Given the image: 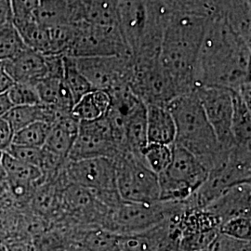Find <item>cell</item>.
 <instances>
[{"label": "cell", "instance_id": "cell-1", "mask_svg": "<svg viewBox=\"0 0 251 251\" xmlns=\"http://www.w3.org/2000/svg\"><path fill=\"white\" fill-rule=\"evenodd\" d=\"M251 46L225 20H209L198 58V87L236 92L251 83Z\"/></svg>", "mask_w": 251, "mask_h": 251}, {"label": "cell", "instance_id": "cell-2", "mask_svg": "<svg viewBox=\"0 0 251 251\" xmlns=\"http://www.w3.org/2000/svg\"><path fill=\"white\" fill-rule=\"evenodd\" d=\"M208 21L198 15L173 14L165 28L159 63L179 95L198 88V58Z\"/></svg>", "mask_w": 251, "mask_h": 251}, {"label": "cell", "instance_id": "cell-3", "mask_svg": "<svg viewBox=\"0 0 251 251\" xmlns=\"http://www.w3.org/2000/svg\"><path fill=\"white\" fill-rule=\"evenodd\" d=\"M170 16L161 0H118L117 25L133 60L159 59Z\"/></svg>", "mask_w": 251, "mask_h": 251}, {"label": "cell", "instance_id": "cell-4", "mask_svg": "<svg viewBox=\"0 0 251 251\" xmlns=\"http://www.w3.org/2000/svg\"><path fill=\"white\" fill-rule=\"evenodd\" d=\"M176 126L174 144L196 155L211 171L225 161L230 150H224L208 122L196 90L179 95L167 105Z\"/></svg>", "mask_w": 251, "mask_h": 251}, {"label": "cell", "instance_id": "cell-5", "mask_svg": "<svg viewBox=\"0 0 251 251\" xmlns=\"http://www.w3.org/2000/svg\"><path fill=\"white\" fill-rule=\"evenodd\" d=\"M64 173L69 183L89 190L93 197L106 207L116 206L122 200L116 184L115 163L111 158L68 160Z\"/></svg>", "mask_w": 251, "mask_h": 251}, {"label": "cell", "instance_id": "cell-6", "mask_svg": "<svg viewBox=\"0 0 251 251\" xmlns=\"http://www.w3.org/2000/svg\"><path fill=\"white\" fill-rule=\"evenodd\" d=\"M113 160L117 192L123 201L143 204L158 202V177L142 159L124 151Z\"/></svg>", "mask_w": 251, "mask_h": 251}, {"label": "cell", "instance_id": "cell-7", "mask_svg": "<svg viewBox=\"0 0 251 251\" xmlns=\"http://www.w3.org/2000/svg\"><path fill=\"white\" fill-rule=\"evenodd\" d=\"M133 62V72L128 88L147 105L166 106L179 96L173 81L159 63L152 61Z\"/></svg>", "mask_w": 251, "mask_h": 251}, {"label": "cell", "instance_id": "cell-8", "mask_svg": "<svg viewBox=\"0 0 251 251\" xmlns=\"http://www.w3.org/2000/svg\"><path fill=\"white\" fill-rule=\"evenodd\" d=\"M81 74L93 90H113L128 87L133 72L131 55L74 58Z\"/></svg>", "mask_w": 251, "mask_h": 251}, {"label": "cell", "instance_id": "cell-9", "mask_svg": "<svg viewBox=\"0 0 251 251\" xmlns=\"http://www.w3.org/2000/svg\"><path fill=\"white\" fill-rule=\"evenodd\" d=\"M117 55H130L118 26L82 23L76 25L72 46L66 56L81 58Z\"/></svg>", "mask_w": 251, "mask_h": 251}, {"label": "cell", "instance_id": "cell-10", "mask_svg": "<svg viewBox=\"0 0 251 251\" xmlns=\"http://www.w3.org/2000/svg\"><path fill=\"white\" fill-rule=\"evenodd\" d=\"M124 152L113 132L106 117L93 121L79 122L78 132L68 155L69 161L107 157L114 159Z\"/></svg>", "mask_w": 251, "mask_h": 251}, {"label": "cell", "instance_id": "cell-11", "mask_svg": "<svg viewBox=\"0 0 251 251\" xmlns=\"http://www.w3.org/2000/svg\"><path fill=\"white\" fill-rule=\"evenodd\" d=\"M182 208L180 202L143 204L122 200L116 206L107 208L105 216L109 224L117 229L133 231L158 225Z\"/></svg>", "mask_w": 251, "mask_h": 251}, {"label": "cell", "instance_id": "cell-12", "mask_svg": "<svg viewBox=\"0 0 251 251\" xmlns=\"http://www.w3.org/2000/svg\"><path fill=\"white\" fill-rule=\"evenodd\" d=\"M196 92L221 147L226 151L230 150L234 145L231 130L233 91L224 88L201 86Z\"/></svg>", "mask_w": 251, "mask_h": 251}, {"label": "cell", "instance_id": "cell-13", "mask_svg": "<svg viewBox=\"0 0 251 251\" xmlns=\"http://www.w3.org/2000/svg\"><path fill=\"white\" fill-rule=\"evenodd\" d=\"M161 174L193 195L205 182L208 171L196 155L173 144L171 165Z\"/></svg>", "mask_w": 251, "mask_h": 251}, {"label": "cell", "instance_id": "cell-14", "mask_svg": "<svg viewBox=\"0 0 251 251\" xmlns=\"http://www.w3.org/2000/svg\"><path fill=\"white\" fill-rule=\"evenodd\" d=\"M35 17L47 28L80 25L86 21V0H40Z\"/></svg>", "mask_w": 251, "mask_h": 251}, {"label": "cell", "instance_id": "cell-15", "mask_svg": "<svg viewBox=\"0 0 251 251\" xmlns=\"http://www.w3.org/2000/svg\"><path fill=\"white\" fill-rule=\"evenodd\" d=\"M251 181L242 182L228 189L225 194L204 207L221 222L239 216L251 217Z\"/></svg>", "mask_w": 251, "mask_h": 251}, {"label": "cell", "instance_id": "cell-16", "mask_svg": "<svg viewBox=\"0 0 251 251\" xmlns=\"http://www.w3.org/2000/svg\"><path fill=\"white\" fill-rule=\"evenodd\" d=\"M4 67L15 83L36 84L48 73L46 56L27 48L14 58L3 61Z\"/></svg>", "mask_w": 251, "mask_h": 251}, {"label": "cell", "instance_id": "cell-17", "mask_svg": "<svg viewBox=\"0 0 251 251\" xmlns=\"http://www.w3.org/2000/svg\"><path fill=\"white\" fill-rule=\"evenodd\" d=\"M79 122L71 114L58 117L50 126L43 148L68 160V155L78 132Z\"/></svg>", "mask_w": 251, "mask_h": 251}, {"label": "cell", "instance_id": "cell-18", "mask_svg": "<svg viewBox=\"0 0 251 251\" xmlns=\"http://www.w3.org/2000/svg\"><path fill=\"white\" fill-rule=\"evenodd\" d=\"M35 86L40 103L53 108L61 115L71 114L75 101L63 77L47 75Z\"/></svg>", "mask_w": 251, "mask_h": 251}, {"label": "cell", "instance_id": "cell-19", "mask_svg": "<svg viewBox=\"0 0 251 251\" xmlns=\"http://www.w3.org/2000/svg\"><path fill=\"white\" fill-rule=\"evenodd\" d=\"M146 124L148 143L172 145L176 138V126L166 106L147 105Z\"/></svg>", "mask_w": 251, "mask_h": 251}, {"label": "cell", "instance_id": "cell-20", "mask_svg": "<svg viewBox=\"0 0 251 251\" xmlns=\"http://www.w3.org/2000/svg\"><path fill=\"white\" fill-rule=\"evenodd\" d=\"M63 116L55 109L45 104L13 106L3 117L9 124L13 133L36 122H45L51 125L54 121Z\"/></svg>", "mask_w": 251, "mask_h": 251}, {"label": "cell", "instance_id": "cell-21", "mask_svg": "<svg viewBox=\"0 0 251 251\" xmlns=\"http://www.w3.org/2000/svg\"><path fill=\"white\" fill-rule=\"evenodd\" d=\"M124 147L138 158L143 159L144 149L148 144L146 105L143 104L126 120L124 125Z\"/></svg>", "mask_w": 251, "mask_h": 251}, {"label": "cell", "instance_id": "cell-22", "mask_svg": "<svg viewBox=\"0 0 251 251\" xmlns=\"http://www.w3.org/2000/svg\"><path fill=\"white\" fill-rule=\"evenodd\" d=\"M110 106V96L103 90H91L78 100L71 115L78 122L93 121L105 117Z\"/></svg>", "mask_w": 251, "mask_h": 251}, {"label": "cell", "instance_id": "cell-23", "mask_svg": "<svg viewBox=\"0 0 251 251\" xmlns=\"http://www.w3.org/2000/svg\"><path fill=\"white\" fill-rule=\"evenodd\" d=\"M170 15L192 14L206 18L220 19L222 0H161Z\"/></svg>", "mask_w": 251, "mask_h": 251}, {"label": "cell", "instance_id": "cell-24", "mask_svg": "<svg viewBox=\"0 0 251 251\" xmlns=\"http://www.w3.org/2000/svg\"><path fill=\"white\" fill-rule=\"evenodd\" d=\"M13 25L28 49L43 55H50V42L49 29L41 25L35 16Z\"/></svg>", "mask_w": 251, "mask_h": 251}, {"label": "cell", "instance_id": "cell-25", "mask_svg": "<svg viewBox=\"0 0 251 251\" xmlns=\"http://www.w3.org/2000/svg\"><path fill=\"white\" fill-rule=\"evenodd\" d=\"M232 136L235 145L251 146V105L233 91Z\"/></svg>", "mask_w": 251, "mask_h": 251}, {"label": "cell", "instance_id": "cell-26", "mask_svg": "<svg viewBox=\"0 0 251 251\" xmlns=\"http://www.w3.org/2000/svg\"><path fill=\"white\" fill-rule=\"evenodd\" d=\"M3 166L7 179L31 183L36 186L43 183V175L38 168L21 161L8 152L3 153Z\"/></svg>", "mask_w": 251, "mask_h": 251}, {"label": "cell", "instance_id": "cell-27", "mask_svg": "<svg viewBox=\"0 0 251 251\" xmlns=\"http://www.w3.org/2000/svg\"><path fill=\"white\" fill-rule=\"evenodd\" d=\"M63 81L72 95L75 103L91 91L89 81L77 69L73 57L63 56Z\"/></svg>", "mask_w": 251, "mask_h": 251}, {"label": "cell", "instance_id": "cell-28", "mask_svg": "<svg viewBox=\"0 0 251 251\" xmlns=\"http://www.w3.org/2000/svg\"><path fill=\"white\" fill-rule=\"evenodd\" d=\"M26 49L12 22L0 26V62L10 60Z\"/></svg>", "mask_w": 251, "mask_h": 251}, {"label": "cell", "instance_id": "cell-29", "mask_svg": "<svg viewBox=\"0 0 251 251\" xmlns=\"http://www.w3.org/2000/svg\"><path fill=\"white\" fill-rule=\"evenodd\" d=\"M50 126L45 122H36L20 129L13 134L12 144L42 148L50 132Z\"/></svg>", "mask_w": 251, "mask_h": 251}, {"label": "cell", "instance_id": "cell-30", "mask_svg": "<svg viewBox=\"0 0 251 251\" xmlns=\"http://www.w3.org/2000/svg\"><path fill=\"white\" fill-rule=\"evenodd\" d=\"M144 162L157 176L169 168L172 159V145L148 143L143 153Z\"/></svg>", "mask_w": 251, "mask_h": 251}, {"label": "cell", "instance_id": "cell-31", "mask_svg": "<svg viewBox=\"0 0 251 251\" xmlns=\"http://www.w3.org/2000/svg\"><path fill=\"white\" fill-rule=\"evenodd\" d=\"M8 95L14 106L36 105L40 103L34 84L15 83L8 91Z\"/></svg>", "mask_w": 251, "mask_h": 251}, {"label": "cell", "instance_id": "cell-32", "mask_svg": "<svg viewBox=\"0 0 251 251\" xmlns=\"http://www.w3.org/2000/svg\"><path fill=\"white\" fill-rule=\"evenodd\" d=\"M222 232L241 240H249L251 237V217L239 216L225 221L221 225Z\"/></svg>", "mask_w": 251, "mask_h": 251}, {"label": "cell", "instance_id": "cell-33", "mask_svg": "<svg viewBox=\"0 0 251 251\" xmlns=\"http://www.w3.org/2000/svg\"><path fill=\"white\" fill-rule=\"evenodd\" d=\"M6 152H8L10 155H12L13 157L17 158L21 161L35 166L39 170L41 169L42 162L44 158L43 147L33 148V147H25V146L11 144L9 150Z\"/></svg>", "mask_w": 251, "mask_h": 251}, {"label": "cell", "instance_id": "cell-34", "mask_svg": "<svg viewBox=\"0 0 251 251\" xmlns=\"http://www.w3.org/2000/svg\"><path fill=\"white\" fill-rule=\"evenodd\" d=\"M40 0H10L12 23L23 22L35 16Z\"/></svg>", "mask_w": 251, "mask_h": 251}, {"label": "cell", "instance_id": "cell-35", "mask_svg": "<svg viewBox=\"0 0 251 251\" xmlns=\"http://www.w3.org/2000/svg\"><path fill=\"white\" fill-rule=\"evenodd\" d=\"M13 131L10 128L8 122L1 117L0 118V152H6L9 150L13 140Z\"/></svg>", "mask_w": 251, "mask_h": 251}, {"label": "cell", "instance_id": "cell-36", "mask_svg": "<svg viewBox=\"0 0 251 251\" xmlns=\"http://www.w3.org/2000/svg\"><path fill=\"white\" fill-rule=\"evenodd\" d=\"M15 84L14 80L6 71L3 62H0V93L8 92Z\"/></svg>", "mask_w": 251, "mask_h": 251}, {"label": "cell", "instance_id": "cell-37", "mask_svg": "<svg viewBox=\"0 0 251 251\" xmlns=\"http://www.w3.org/2000/svg\"><path fill=\"white\" fill-rule=\"evenodd\" d=\"M12 22L10 0H0V26Z\"/></svg>", "mask_w": 251, "mask_h": 251}, {"label": "cell", "instance_id": "cell-38", "mask_svg": "<svg viewBox=\"0 0 251 251\" xmlns=\"http://www.w3.org/2000/svg\"><path fill=\"white\" fill-rule=\"evenodd\" d=\"M13 106L14 105L9 99L8 92L0 93V118L5 117Z\"/></svg>", "mask_w": 251, "mask_h": 251}, {"label": "cell", "instance_id": "cell-39", "mask_svg": "<svg viewBox=\"0 0 251 251\" xmlns=\"http://www.w3.org/2000/svg\"><path fill=\"white\" fill-rule=\"evenodd\" d=\"M0 205H11L6 179H0Z\"/></svg>", "mask_w": 251, "mask_h": 251}, {"label": "cell", "instance_id": "cell-40", "mask_svg": "<svg viewBox=\"0 0 251 251\" xmlns=\"http://www.w3.org/2000/svg\"><path fill=\"white\" fill-rule=\"evenodd\" d=\"M3 152H0V179H6V172L3 166Z\"/></svg>", "mask_w": 251, "mask_h": 251}, {"label": "cell", "instance_id": "cell-41", "mask_svg": "<svg viewBox=\"0 0 251 251\" xmlns=\"http://www.w3.org/2000/svg\"><path fill=\"white\" fill-rule=\"evenodd\" d=\"M0 251H8L7 250V247L3 244V243L0 241Z\"/></svg>", "mask_w": 251, "mask_h": 251}]
</instances>
